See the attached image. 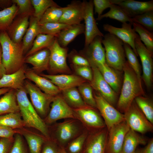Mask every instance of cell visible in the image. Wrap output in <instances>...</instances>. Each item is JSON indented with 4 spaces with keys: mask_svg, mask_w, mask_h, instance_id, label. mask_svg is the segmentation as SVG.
<instances>
[{
    "mask_svg": "<svg viewBox=\"0 0 153 153\" xmlns=\"http://www.w3.org/2000/svg\"><path fill=\"white\" fill-rule=\"evenodd\" d=\"M87 137L84 133L74 140L70 144L69 149L71 153H77L81 150Z\"/></svg>",
    "mask_w": 153,
    "mask_h": 153,
    "instance_id": "48",
    "label": "cell"
},
{
    "mask_svg": "<svg viewBox=\"0 0 153 153\" xmlns=\"http://www.w3.org/2000/svg\"><path fill=\"white\" fill-rule=\"evenodd\" d=\"M92 68L93 77L90 84L92 88L112 106L117 100L116 93L105 81L98 69L94 67Z\"/></svg>",
    "mask_w": 153,
    "mask_h": 153,
    "instance_id": "14",
    "label": "cell"
},
{
    "mask_svg": "<svg viewBox=\"0 0 153 153\" xmlns=\"http://www.w3.org/2000/svg\"><path fill=\"white\" fill-rule=\"evenodd\" d=\"M122 0H93V2L95 12L99 17L105 9L113 5H118Z\"/></svg>",
    "mask_w": 153,
    "mask_h": 153,
    "instance_id": "46",
    "label": "cell"
},
{
    "mask_svg": "<svg viewBox=\"0 0 153 153\" xmlns=\"http://www.w3.org/2000/svg\"><path fill=\"white\" fill-rule=\"evenodd\" d=\"M2 10L1 8H0V10Z\"/></svg>",
    "mask_w": 153,
    "mask_h": 153,
    "instance_id": "59",
    "label": "cell"
},
{
    "mask_svg": "<svg viewBox=\"0 0 153 153\" xmlns=\"http://www.w3.org/2000/svg\"><path fill=\"white\" fill-rule=\"evenodd\" d=\"M5 74H6V72L2 62V49L0 43V79Z\"/></svg>",
    "mask_w": 153,
    "mask_h": 153,
    "instance_id": "55",
    "label": "cell"
},
{
    "mask_svg": "<svg viewBox=\"0 0 153 153\" xmlns=\"http://www.w3.org/2000/svg\"><path fill=\"white\" fill-rule=\"evenodd\" d=\"M70 58L73 65L90 66L89 62L84 57L74 51L71 53Z\"/></svg>",
    "mask_w": 153,
    "mask_h": 153,
    "instance_id": "50",
    "label": "cell"
},
{
    "mask_svg": "<svg viewBox=\"0 0 153 153\" xmlns=\"http://www.w3.org/2000/svg\"><path fill=\"white\" fill-rule=\"evenodd\" d=\"M64 7H52L48 8L39 20L41 25L47 23L58 22L62 14Z\"/></svg>",
    "mask_w": 153,
    "mask_h": 153,
    "instance_id": "37",
    "label": "cell"
},
{
    "mask_svg": "<svg viewBox=\"0 0 153 153\" xmlns=\"http://www.w3.org/2000/svg\"><path fill=\"white\" fill-rule=\"evenodd\" d=\"M134 153H153V138L149 140L144 148L136 149Z\"/></svg>",
    "mask_w": 153,
    "mask_h": 153,
    "instance_id": "53",
    "label": "cell"
},
{
    "mask_svg": "<svg viewBox=\"0 0 153 153\" xmlns=\"http://www.w3.org/2000/svg\"><path fill=\"white\" fill-rule=\"evenodd\" d=\"M103 37L102 43L104 46L106 64L116 71H122L126 61L123 42L109 33Z\"/></svg>",
    "mask_w": 153,
    "mask_h": 153,
    "instance_id": "4",
    "label": "cell"
},
{
    "mask_svg": "<svg viewBox=\"0 0 153 153\" xmlns=\"http://www.w3.org/2000/svg\"><path fill=\"white\" fill-rule=\"evenodd\" d=\"M42 153H58V152L53 146L48 145L44 147Z\"/></svg>",
    "mask_w": 153,
    "mask_h": 153,
    "instance_id": "56",
    "label": "cell"
},
{
    "mask_svg": "<svg viewBox=\"0 0 153 153\" xmlns=\"http://www.w3.org/2000/svg\"><path fill=\"white\" fill-rule=\"evenodd\" d=\"M51 103V108L45 120L47 123L51 124L63 118H77L74 110L67 103L62 96L58 95L55 96Z\"/></svg>",
    "mask_w": 153,
    "mask_h": 153,
    "instance_id": "10",
    "label": "cell"
},
{
    "mask_svg": "<svg viewBox=\"0 0 153 153\" xmlns=\"http://www.w3.org/2000/svg\"><path fill=\"white\" fill-rule=\"evenodd\" d=\"M110 10L107 13L102 14L97 18L96 20H100L104 18H109L116 20L122 23L129 22L132 24V18L121 7L113 5L110 8Z\"/></svg>",
    "mask_w": 153,
    "mask_h": 153,
    "instance_id": "32",
    "label": "cell"
},
{
    "mask_svg": "<svg viewBox=\"0 0 153 153\" xmlns=\"http://www.w3.org/2000/svg\"><path fill=\"white\" fill-rule=\"evenodd\" d=\"M103 37H95L87 46H84L81 54L89 62L90 67H97L106 63L105 50L103 46Z\"/></svg>",
    "mask_w": 153,
    "mask_h": 153,
    "instance_id": "13",
    "label": "cell"
},
{
    "mask_svg": "<svg viewBox=\"0 0 153 153\" xmlns=\"http://www.w3.org/2000/svg\"><path fill=\"white\" fill-rule=\"evenodd\" d=\"M134 101L148 120L153 124V103L150 98L143 96H139Z\"/></svg>",
    "mask_w": 153,
    "mask_h": 153,
    "instance_id": "38",
    "label": "cell"
},
{
    "mask_svg": "<svg viewBox=\"0 0 153 153\" xmlns=\"http://www.w3.org/2000/svg\"><path fill=\"white\" fill-rule=\"evenodd\" d=\"M131 23H122L121 27H114L108 24H104L103 29L105 31L114 35L128 44L137 56H138L135 48V41L138 35L132 27Z\"/></svg>",
    "mask_w": 153,
    "mask_h": 153,
    "instance_id": "15",
    "label": "cell"
},
{
    "mask_svg": "<svg viewBox=\"0 0 153 153\" xmlns=\"http://www.w3.org/2000/svg\"><path fill=\"white\" fill-rule=\"evenodd\" d=\"M39 75L50 80L61 91L70 88L78 87L86 82V80L82 78L74 75L40 74Z\"/></svg>",
    "mask_w": 153,
    "mask_h": 153,
    "instance_id": "17",
    "label": "cell"
},
{
    "mask_svg": "<svg viewBox=\"0 0 153 153\" xmlns=\"http://www.w3.org/2000/svg\"><path fill=\"white\" fill-rule=\"evenodd\" d=\"M96 68L105 81L116 93H118L120 89L121 81L120 76L116 70L108 66L106 63Z\"/></svg>",
    "mask_w": 153,
    "mask_h": 153,
    "instance_id": "29",
    "label": "cell"
},
{
    "mask_svg": "<svg viewBox=\"0 0 153 153\" xmlns=\"http://www.w3.org/2000/svg\"><path fill=\"white\" fill-rule=\"evenodd\" d=\"M125 122L130 129L142 134L151 132L153 124L146 118L134 100L124 114Z\"/></svg>",
    "mask_w": 153,
    "mask_h": 153,
    "instance_id": "5",
    "label": "cell"
},
{
    "mask_svg": "<svg viewBox=\"0 0 153 153\" xmlns=\"http://www.w3.org/2000/svg\"><path fill=\"white\" fill-rule=\"evenodd\" d=\"M135 44L142 63L143 79L146 87L150 88L152 86V54L142 42L138 35L135 40Z\"/></svg>",
    "mask_w": 153,
    "mask_h": 153,
    "instance_id": "12",
    "label": "cell"
},
{
    "mask_svg": "<svg viewBox=\"0 0 153 153\" xmlns=\"http://www.w3.org/2000/svg\"><path fill=\"white\" fill-rule=\"evenodd\" d=\"M10 89L9 88H0V95L2 94H4L8 92Z\"/></svg>",
    "mask_w": 153,
    "mask_h": 153,
    "instance_id": "57",
    "label": "cell"
},
{
    "mask_svg": "<svg viewBox=\"0 0 153 153\" xmlns=\"http://www.w3.org/2000/svg\"><path fill=\"white\" fill-rule=\"evenodd\" d=\"M130 129L124 121L108 130L105 153H121L125 136Z\"/></svg>",
    "mask_w": 153,
    "mask_h": 153,
    "instance_id": "8",
    "label": "cell"
},
{
    "mask_svg": "<svg viewBox=\"0 0 153 153\" xmlns=\"http://www.w3.org/2000/svg\"><path fill=\"white\" fill-rule=\"evenodd\" d=\"M12 1L13 3H15L18 7L16 16H28L30 17L33 15L34 10L31 0H12Z\"/></svg>",
    "mask_w": 153,
    "mask_h": 153,
    "instance_id": "45",
    "label": "cell"
},
{
    "mask_svg": "<svg viewBox=\"0 0 153 153\" xmlns=\"http://www.w3.org/2000/svg\"><path fill=\"white\" fill-rule=\"evenodd\" d=\"M60 153H67L65 151L62 150L60 152Z\"/></svg>",
    "mask_w": 153,
    "mask_h": 153,
    "instance_id": "58",
    "label": "cell"
},
{
    "mask_svg": "<svg viewBox=\"0 0 153 153\" xmlns=\"http://www.w3.org/2000/svg\"><path fill=\"white\" fill-rule=\"evenodd\" d=\"M94 97L96 108L102 116L108 130L114 125L125 121L124 114L115 109L99 94H95Z\"/></svg>",
    "mask_w": 153,
    "mask_h": 153,
    "instance_id": "9",
    "label": "cell"
},
{
    "mask_svg": "<svg viewBox=\"0 0 153 153\" xmlns=\"http://www.w3.org/2000/svg\"><path fill=\"white\" fill-rule=\"evenodd\" d=\"M15 133L13 129L0 125V137L12 138Z\"/></svg>",
    "mask_w": 153,
    "mask_h": 153,
    "instance_id": "52",
    "label": "cell"
},
{
    "mask_svg": "<svg viewBox=\"0 0 153 153\" xmlns=\"http://www.w3.org/2000/svg\"><path fill=\"white\" fill-rule=\"evenodd\" d=\"M108 133L106 127L92 134L88 139L86 153H105Z\"/></svg>",
    "mask_w": 153,
    "mask_h": 153,
    "instance_id": "23",
    "label": "cell"
},
{
    "mask_svg": "<svg viewBox=\"0 0 153 153\" xmlns=\"http://www.w3.org/2000/svg\"><path fill=\"white\" fill-rule=\"evenodd\" d=\"M75 71L77 75L90 82L93 77V73L90 66L73 65Z\"/></svg>",
    "mask_w": 153,
    "mask_h": 153,
    "instance_id": "47",
    "label": "cell"
},
{
    "mask_svg": "<svg viewBox=\"0 0 153 153\" xmlns=\"http://www.w3.org/2000/svg\"><path fill=\"white\" fill-rule=\"evenodd\" d=\"M133 22L139 24L149 31L153 30V10L147 11L132 18Z\"/></svg>",
    "mask_w": 153,
    "mask_h": 153,
    "instance_id": "44",
    "label": "cell"
},
{
    "mask_svg": "<svg viewBox=\"0 0 153 153\" xmlns=\"http://www.w3.org/2000/svg\"><path fill=\"white\" fill-rule=\"evenodd\" d=\"M8 153H26L22 139L19 134L16 135L13 145Z\"/></svg>",
    "mask_w": 153,
    "mask_h": 153,
    "instance_id": "49",
    "label": "cell"
},
{
    "mask_svg": "<svg viewBox=\"0 0 153 153\" xmlns=\"http://www.w3.org/2000/svg\"><path fill=\"white\" fill-rule=\"evenodd\" d=\"M28 16H16L6 31L11 40L19 43L23 37L29 27V18Z\"/></svg>",
    "mask_w": 153,
    "mask_h": 153,
    "instance_id": "20",
    "label": "cell"
},
{
    "mask_svg": "<svg viewBox=\"0 0 153 153\" xmlns=\"http://www.w3.org/2000/svg\"><path fill=\"white\" fill-rule=\"evenodd\" d=\"M50 54L49 49L45 48L25 57L24 63L31 64L32 70L38 74L49 70Z\"/></svg>",
    "mask_w": 153,
    "mask_h": 153,
    "instance_id": "19",
    "label": "cell"
},
{
    "mask_svg": "<svg viewBox=\"0 0 153 153\" xmlns=\"http://www.w3.org/2000/svg\"><path fill=\"white\" fill-rule=\"evenodd\" d=\"M48 48L50 52L49 70L54 73H71V70L67 62V48L61 46L56 37Z\"/></svg>",
    "mask_w": 153,
    "mask_h": 153,
    "instance_id": "7",
    "label": "cell"
},
{
    "mask_svg": "<svg viewBox=\"0 0 153 153\" xmlns=\"http://www.w3.org/2000/svg\"><path fill=\"white\" fill-rule=\"evenodd\" d=\"M93 108L88 106L74 110L78 117L80 118L88 127L99 130L106 127L104 121Z\"/></svg>",
    "mask_w": 153,
    "mask_h": 153,
    "instance_id": "18",
    "label": "cell"
},
{
    "mask_svg": "<svg viewBox=\"0 0 153 153\" xmlns=\"http://www.w3.org/2000/svg\"><path fill=\"white\" fill-rule=\"evenodd\" d=\"M0 125L12 129L25 126L20 112L0 115Z\"/></svg>",
    "mask_w": 153,
    "mask_h": 153,
    "instance_id": "35",
    "label": "cell"
},
{
    "mask_svg": "<svg viewBox=\"0 0 153 153\" xmlns=\"http://www.w3.org/2000/svg\"><path fill=\"white\" fill-rule=\"evenodd\" d=\"M83 20L84 22V46L88 45L97 36L103 37L104 35L99 29L94 16L93 0L84 1Z\"/></svg>",
    "mask_w": 153,
    "mask_h": 153,
    "instance_id": "11",
    "label": "cell"
},
{
    "mask_svg": "<svg viewBox=\"0 0 153 153\" xmlns=\"http://www.w3.org/2000/svg\"><path fill=\"white\" fill-rule=\"evenodd\" d=\"M124 47L128 64L138 77L141 79L140 66L136 55L128 44L124 43Z\"/></svg>",
    "mask_w": 153,
    "mask_h": 153,
    "instance_id": "41",
    "label": "cell"
},
{
    "mask_svg": "<svg viewBox=\"0 0 153 153\" xmlns=\"http://www.w3.org/2000/svg\"><path fill=\"white\" fill-rule=\"evenodd\" d=\"M68 25L60 22L47 23L39 25V33L54 35L56 37Z\"/></svg>",
    "mask_w": 153,
    "mask_h": 153,
    "instance_id": "42",
    "label": "cell"
},
{
    "mask_svg": "<svg viewBox=\"0 0 153 153\" xmlns=\"http://www.w3.org/2000/svg\"><path fill=\"white\" fill-rule=\"evenodd\" d=\"M12 142V138L0 137V153H8Z\"/></svg>",
    "mask_w": 153,
    "mask_h": 153,
    "instance_id": "51",
    "label": "cell"
},
{
    "mask_svg": "<svg viewBox=\"0 0 153 153\" xmlns=\"http://www.w3.org/2000/svg\"><path fill=\"white\" fill-rule=\"evenodd\" d=\"M24 136L26 139L30 153H40L44 142L43 139L37 135L30 133H25Z\"/></svg>",
    "mask_w": 153,
    "mask_h": 153,
    "instance_id": "43",
    "label": "cell"
},
{
    "mask_svg": "<svg viewBox=\"0 0 153 153\" xmlns=\"http://www.w3.org/2000/svg\"><path fill=\"white\" fill-rule=\"evenodd\" d=\"M12 0H0V8L3 10L11 7L13 4Z\"/></svg>",
    "mask_w": 153,
    "mask_h": 153,
    "instance_id": "54",
    "label": "cell"
},
{
    "mask_svg": "<svg viewBox=\"0 0 153 153\" xmlns=\"http://www.w3.org/2000/svg\"><path fill=\"white\" fill-rule=\"evenodd\" d=\"M76 88H72L61 91L63 98L71 107L75 109L88 106L85 103L78 89Z\"/></svg>",
    "mask_w": 153,
    "mask_h": 153,
    "instance_id": "31",
    "label": "cell"
},
{
    "mask_svg": "<svg viewBox=\"0 0 153 153\" xmlns=\"http://www.w3.org/2000/svg\"><path fill=\"white\" fill-rule=\"evenodd\" d=\"M39 21L33 16L29 17V26L22 41L24 54L27 53L30 49L35 38L40 34Z\"/></svg>",
    "mask_w": 153,
    "mask_h": 153,
    "instance_id": "28",
    "label": "cell"
},
{
    "mask_svg": "<svg viewBox=\"0 0 153 153\" xmlns=\"http://www.w3.org/2000/svg\"><path fill=\"white\" fill-rule=\"evenodd\" d=\"M34 12L33 16L39 20L49 8L59 6L52 0H31Z\"/></svg>",
    "mask_w": 153,
    "mask_h": 153,
    "instance_id": "40",
    "label": "cell"
},
{
    "mask_svg": "<svg viewBox=\"0 0 153 153\" xmlns=\"http://www.w3.org/2000/svg\"><path fill=\"white\" fill-rule=\"evenodd\" d=\"M56 36L41 33L39 34L33 42L32 47L26 54L25 58L43 49L48 48L53 43Z\"/></svg>",
    "mask_w": 153,
    "mask_h": 153,
    "instance_id": "33",
    "label": "cell"
},
{
    "mask_svg": "<svg viewBox=\"0 0 153 153\" xmlns=\"http://www.w3.org/2000/svg\"><path fill=\"white\" fill-rule=\"evenodd\" d=\"M24 87L37 113L40 115L45 116L55 96L42 92L35 84L28 80H25Z\"/></svg>",
    "mask_w": 153,
    "mask_h": 153,
    "instance_id": "6",
    "label": "cell"
},
{
    "mask_svg": "<svg viewBox=\"0 0 153 153\" xmlns=\"http://www.w3.org/2000/svg\"><path fill=\"white\" fill-rule=\"evenodd\" d=\"M84 1L74 0L64 7L63 13L59 22L69 26L81 24L83 20Z\"/></svg>",
    "mask_w": 153,
    "mask_h": 153,
    "instance_id": "16",
    "label": "cell"
},
{
    "mask_svg": "<svg viewBox=\"0 0 153 153\" xmlns=\"http://www.w3.org/2000/svg\"><path fill=\"white\" fill-rule=\"evenodd\" d=\"M84 30L83 24L70 25L61 31L56 37L61 46L66 47L77 36L84 33Z\"/></svg>",
    "mask_w": 153,
    "mask_h": 153,
    "instance_id": "25",
    "label": "cell"
},
{
    "mask_svg": "<svg viewBox=\"0 0 153 153\" xmlns=\"http://www.w3.org/2000/svg\"><path fill=\"white\" fill-rule=\"evenodd\" d=\"M18 9L13 3L10 7L0 11V32L7 30L16 16Z\"/></svg>",
    "mask_w": 153,
    "mask_h": 153,
    "instance_id": "34",
    "label": "cell"
},
{
    "mask_svg": "<svg viewBox=\"0 0 153 153\" xmlns=\"http://www.w3.org/2000/svg\"><path fill=\"white\" fill-rule=\"evenodd\" d=\"M0 43L2 49V62L6 74L16 71L24 63L22 41L19 43L14 42L5 31L0 32Z\"/></svg>",
    "mask_w": 153,
    "mask_h": 153,
    "instance_id": "2",
    "label": "cell"
},
{
    "mask_svg": "<svg viewBox=\"0 0 153 153\" xmlns=\"http://www.w3.org/2000/svg\"><path fill=\"white\" fill-rule=\"evenodd\" d=\"M77 131L76 126L73 121L68 120L59 124L57 126L56 135L58 140L65 143L72 139Z\"/></svg>",
    "mask_w": 153,
    "mask_h": 153,
    "instance_id": "30",
    "label": "cell"
},
{
    "mask_svg": "<svg viewBox=\"0 0 153 153\" xmlns=\"http://www.w3.org/2000/svg\"><path fill=\"white\" fill-rule=\"evenodd\" d=\"M15 92L20 112L25 126L35 128L45 136L48 137L46 125L29 99L25 87Z\"/></svg>",
    "mask_w": 153,
    "mask_h": 153,
    "instance_id": "3",
    "label": "cell"
},
{
    "mask_svg": "<svg viewBox=\"0 0 153 153\" xmlns=\"http://www.w3.org/2000/svg\"><path fill=\"white\" fill-rule=\"evenodd\" d=\"M19 112L15 90L10 89L0 98V115Z\"/></svg>",
    "mask_w": 153,
    "mask_h": 153,
    "instance_id": "27",
    "label": "cell"
},
{
    "mask_svg": "<svg viewBox=\"0 0 153 153\" xmlns=\"http://www.w3.org/2000/svg\"><path fill=\"white\" fill-rule=\"evenodd\" d=\"M78 87V90L86 105L93 108H96L95 99L93 94L92 88L90 84L86 82Z\"/></svg>",
    "mask_w": 153,
    "mask_h": 153,
    "instance_id": "39",
    "label": "cell"
},
{
    "mask_svg": "<svg viewBox=\"0 0 153 153\" xmlns=\"http://www.w3.org/2000/svg\"><path fill=\"white\" fill-rule=\"evenodd\" d=\"M25 75L26 78L33 82L44 93L55 96L61 91L55 84L47 79L40 76L32 69H26Z\"/></svg>",
    "mask_w": 153,
    "mask_h": 153,
    "instance_id": "22",
    "label": "cell"
},
{
    "mask_svg": "<svg viewBox=\"0 0 153 153\" xmlns=\"http://www.w3.org/2000/svg\"><path fill=\"white\" fill-rule=\"evenodd\" d=\"M124 78L121 93L117 101L118 109L124 112L137 97L144 95L141 79L139 78L126 61L123 69Z\"/></svg>",
    "mask_w": 153,
    "mask_h": 153,
    "instance_id": "1",
    "label": "cell"
},
{
    "mask_svg": "<svg viewBox=\"0 0 153 153\" xmlns=\"http://www.w3.org/2000/svg\"><path fill=\"white\" fill-rule=\"evenodd\" d=\"M26 69L24 65L16 71L4 75L0 79V88H9L16 90L24 87Z\"/></svg>",
    "mask_w": 153,
    "mask_h": 153,
    "instance_id": "21",
    "label": "cell"
},
{
    "mask_svg": "<svg viewBox=\"0 0 153 153\" xmlns=\"http://www.w3.org/2000/svg\"><path fill=\"white\" fill-rule=\"evenodd\" d=\"M131 18L147 11L153 10V0L140 1L133 0H122L118 5Z\"/></svg>",
    "mask_w": 153,
    "mask_h": 153,
    "instance_id": "24",
    "label": "cell"
},
{
    "mask_svg": "<svg viewBox=\"0 0 153 153\" xmlns=\"http://www.w3.org/2000/svg\"><path fill=\"white\" fill-rule=\"evenodd\" d=\"M147 142L145 137L130 129L125 136L121 153H134L138 146Z\"/></svg>",
    "mask_w": 153,
    "mask_h": 153,
    "instance_id": "26",
    "label": "cell"
},
{
    "mask_svg": "<svg viewBox=\"0 0 153 153\" xmlns=\"http://www.w3.org/2000/svg\"><path fill=\"white\" fill-rule=\"evenodd\" d=\"M133 29L139 34L140 40L143 42L148 50L153 54V33L137 23L132 24Z\"/></svg>",
    "mask_w": 153,
    "mask_h": 153,
    "instance_id": "36",
    "label": "cell"
}]
</instances>
